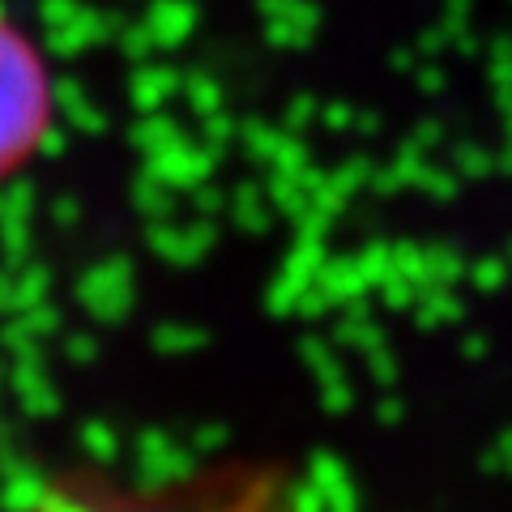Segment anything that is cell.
Listing matches in <instances>:
<instances>
[{
  "mask_svg": "<svg viewBox=\"0 0 512 512\" xmlns=\"http://www.w3.org/2000/svg\"><path fill=\"white\" fill-rule=\"evenodd\" d=\"M26 512H308V504L274 461H222L163 483L60 474Z\"/></svg>",
  "mask_w": 512,
  "mask_h": 512,
  "instance_id": "cell-1",
  "label": "cell"
},
{
  "mask_svg": "<svg viewBox=\"0 0 512 512\" xmlns=\"http://www.w3.org/2000/svg\"><path fill=\"white\" fill-rule=\"evenodd\" d=\"M56 116L47 64L0 9V184L43 150Z\"/></svg>",
  "mask_w": 512,
  "mask_h": 512,
  "instance_id": "cell-2",
  "label": "cell"
}]
</instances>
